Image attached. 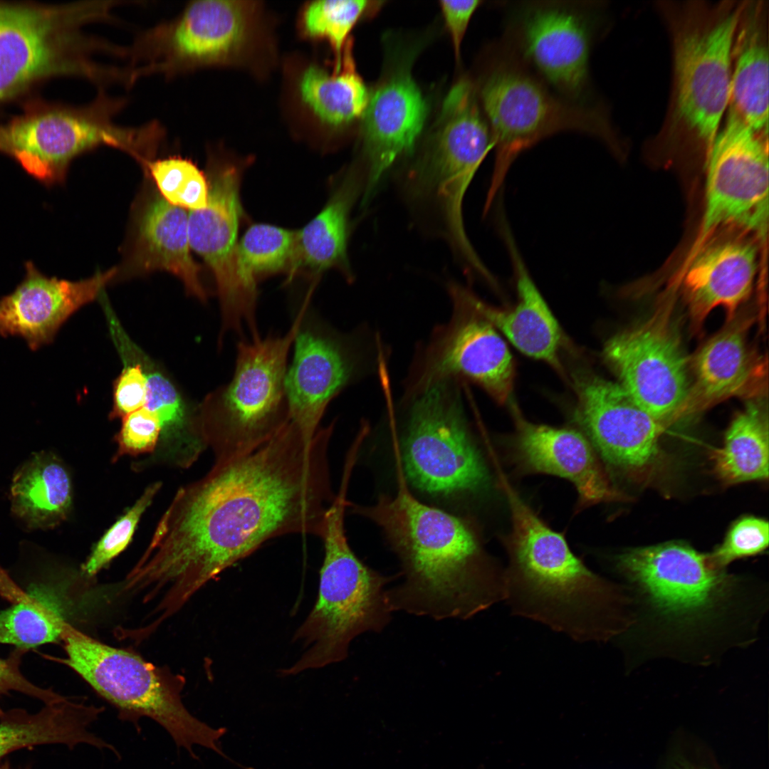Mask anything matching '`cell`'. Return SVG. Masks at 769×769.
<instances>
[{"label": "cell", "mask_w": 769, "mask_h": 769, "mask_svg": "<svg viewBox=\"0 0 769 769\" xmlns=\"http://www.w3.org/2000/svg\"><path fill=\"white\" fill-rule=\"evenodd\" d=\"M334 422L308 441L292 421L246 455L214 462L179 489L131 570V584L169 614L268 540L322 535L335 495L328 459Z\"/></svg>", "instance_id": "cell-1"}, {"label": "cell", "mask_w": 769, "mask_h": 769, "mask_svg": "<svg viewBox=\"0 0 769 769\" xmlns=\"http://www.w3.org/2000/svg\"><path fill=\"white\" fill-rule=\"evenodd\" d=\"M614 560L631 600L632 624L624 634L636 635L649 656L706 664L755 639L764 592L716 567L708 553L669 542Z\"/></svg>", "instance_id": "cell-2"}, {"label": "cell", "mask_w": 769, "mask_h": 769, "mask_svg": "<svg viewBox=\"0 0 769 769\" xmlns=\"http://www.w3.org/2000/svg\"><path fill=\"white\" fill-rule=\"evenodd\" d=\"M395 457V493L352 506L380 528L400 561L404 582L387 590L392 611L467 619L503 600L504 572L483 552L470 522L416 498Z\"/></svg>", "instance_id": "cell-3"}, {"label": "cell", "mask_w": 769, "mask_h": 769, "mask_svg": "<svg viewBox=\"0 0 769 769\" xmlns=\"http://www.w3.org/2000/svg\"><path fill=\"white\" fill-rule=\"evenodd\" d=\"M500 476L511 518L503 600L512 612L578 642L620 637L631 624L624 587L590 570Z\"/></svg>", "instance_id": "cell-4"}, {"label": "cell", "mask_w": 769, "mask_h": 769, "mask_svg": "<svg viewBox=\"0 0 769 769\" xmlns=\"http://www.w3.org/2000/svg\"><path fill=\"white\" fill-rule=\"evenodd\" d=\"M742 1L661 0L671 48L666 111L650 144L705 165L730 99L731 49Z\"/></svg>", "instance_id": "cell-5"}, {"label": "cell", "mask_w": 769, "mask_h": 769, "mask_svg": "<svg viewBox=\"0 0 769 769\" xmlns=\"http://www.w3.org/2000/svg\"><path fill=\"white\" fill-rule=\"evenodd\" d=\"M476 92L495 150L484 214L518 155L553 135L585 134L622 155L624 142L605 104L582 105L563 98L501 41L493 50Z\"/></svg>", "instance_id": "cell-6"}, {"label": "cell", "mask_w": 769, "mask_h": 769, "mask_svg": "<svg viewBox=\"0 0 769 769\" xmlns=\"http://www.w3.org/2000/svg\"><path fill=\"white\" fill-rule=\"evenodd\" d=\"M349 480L342 479L338 493L327 510L320 538L324 557L315 604L293 636L304 652L283 676L296 675L340 662L348 656L351 642L368 632H381L389 623L392 610L385 576L362 562L351 549L345 530L349 505Z\"/></svg>", "instance_id": "cell-7"}, {"label": "cell", "mask_w": 769, "mask_h": 769, "mask_svg": "<svg viewBox=\"0 0 769 769\" xmlns=\"http://www.w3.org/2000/svg\"><path fill=\"white\" fill-rule=\"evenodd\" d=\"M104 17L98 1H0V105L53 78L103 83L109 66L97 58L106 55L107 42L83 28Z\"/></svg>", "instance_id": "cell-8"}, {"label": "cell", "mask_w": 769, "mask_h": 769, "mask_svg": "<svg viewBox=\"0 0 769 769\" xmlns=\"http://www.w3.org/2000/svg\"><path fill=\"white\" fill-rule=\"evenodd\" d=\"M301 315L300 308L284 335L239 341L232 379L206 395L196 409L214 462L252 452L291 422L286 376Z\"/></svg>", "instance_id": "cell-9"}, {"label": "cell", "mask_w": 769, "mask_h": 769, "mask_svg": "<svg viewBox=\"0 0 769 769\" xmlns=\"http://www.w3.org/2000/svg\"><path fill=\"white\" fill-rule=\"evenodd\" d=\"M61 641L63 662L137 729L140 718L152 719L172 736L179 748L196 758L194 745L223 755L218 744L226 733L192 716L182 703L184 679L147 661L141 656L102 643L66 624Z\"/></svg>", "instance_id": "cell-10"}, {"label": "cell", "mask_w": 769, "mask_h": 769, "mask_svg": "<svg viewBox=\"0 0 769 769\" xmlns=\"http://www.w3.org/2000/svg\"><path fill=\"white\" fill-rule=\"evenodd\" d=\"M493 148L475 86L461 79L445 97L430 140L405 181L412 200L438 211L445 239L466 266L478 263L479 256L465 231L464 197Z\"/></svg>", "instance_id": "cell-11"}, {"label": "cell", "mask_w": 769, "mask_h": 769, "mask_svg": "<svg viewBox=\"0 0 769 769\" xmlns=\"http://www.w3.org/2000/svg\"><path fill=\"white\" fill-rule=\"evenodd\" d=\"M455 382L438 381L407 394L401 448L395 443L407 481L429 496L449 499L480 492L489 480Z\"/></svg>", "instance_id": "cell-12"}, {"label": "cell", "mask_w": 769, "mask_h": 769, "mask_svg": "<svg viewBox=\"0 0 769 769\" xmlns=\"http://www.w3.org/2000/svg\"><path fill=\"white\" fill-rule=\"evenodd\" d=\"M607 21L604 2L521 1L508 10L501 41L559 95L597 105L590 58Z\"/></svg>", "instance_id": "cell-13"}, {"label": "cell", "mask_w": 769, "mask_h": 769, "mask_svg": "<svg viewBox=\"0 0 769 769\" xmlns=\"http://www.w3.org/2000/svg\"><path fill=\"white\" fill-rule=\"evenodd\" d=\"M701 238L725 227L763 236L768 210V133L727 109L709 152Z\"/></svg>", "instance_id": "cell-14"}, {"label": "cell", "mask_w": 769, "mask_h": 769, "mask_svg": "<svg viewBox=\"0 0 769 769\" xmlns=\"http://www.w3.org/2000/svg\"><path fill=\"white\" fill-rule=\"evenodd\" d=\"M243 168L235 162H219L210 169L207 206L190 211V247L210 268L220 303L221 328L226 334L259 335L256 307L258 290L241 276L237 263L238 231L243 210L240 186Z\"/></svg>", "instance_id": "cell-15"}, {"label": "cell", "mask_w": 769, "mask_h": 769, "mask_svg": "<svg viewBox=\"0 0 769 769\" xmlns=\"http://www.w3.org/2000/svg\"><path fill=\"white\" fill-rule=\"evenodd\" d=\"M251 8L239 1H192L177 16L137 37L128 48L129 66L139 78H171L224 61L245 43Z\"/></svg>", "instance_id": "cell-16"}, {"label": "cell", "mask_w": 769, "mask_h": 769, "mask_svg": "<svg viewBox=\"0 0 769 769\" xmlns=\"http://www.w3.org/2000/svg\"><path fill=\"white\" fill-rule=\"evenodd\" d=\"M671 304L661 305L643 323L613 336L603 352L620 384L661 426L681 417L690 388Z\"/></svg>", "instance_id": "cell-17"}, {"label": "cell", "mask_w": 769, "mask_h": 769, "mask_svg": "<svg viewBox=\"0 0 769 769\" xmlns=\"http://www.w3.org/2000/svg\"><path fill=\"white\" fill-rule=\"evenodd\" d=\"M312 293L302 306L286 376L291 421L310 441L332 399L365 369L364 350L357 335L333 328L310 309Z\"/></svg>", "instance_id": "cell-18"}, {"label": "cell", "mask_w": 769, "mask_h": 769, "mask_svg": "<svg viewBox=\"0 0 769 769\" xmlns=\"http://www.w3.org/2000/svg\"><path fill=\"white\" fill-rule=\"evenodd\" d=\"M449 322L438 328L416 362L408 392L441 380L465 378L494 400L509 397L515 377L511 352L496 328L474 311L451 287Z\"/></svg>", "instance_id": "cell-19"}, {"label": "cell", "mask_w": 769, "mask_h": 769, "mask_svg": "<svg viewBox=\"0 0 769 769\" xmlns=\"http://www.w3.org/2000/svg\"><path fill=\"white\" fill-rule=\"evenodd\" d=\"M577 419L597 453L633 478L655 474L664 456L662 426L618 383L592 375L575 378Z\"/></svg>", "instance_id": "cell-20"}, {"label": "cell", "mask_w": 769, "mask_h": 769, "mask_svg": "<svg viewBox=\"0 0 769 769\" xmlns=\"http://www.w3.org/2000/svg\"><path fill=\"white\" fill-rule=\"evenodd\" d=\"M98 135L95 119L85 106L32 101L0 123V152L51 186L63 182L74 158L95 147Z\"/></svg>", "instance_id": "cell-21"}, {"label": "cell", "mask_w": 769, "mask_h": 769, "mask_svg": "<svg viewBox=\"0 0 769 769\" xmlns=\"http://www.w3.org/2000/svg\"><path fill=\"white\" fill-rule=\"evenodd\" d=\"M726 228L700 239L681 276L679 285L694 329H699L718 307L723 308L731 320L753 288L758 269V246L751 237L755 234Z\"/></svg>", "instance_id": "cell-22"}, {"label": "cell", "mask_w": 769, "mask_h": 769, "mask_svg": "<svg viewBox=\"0 0 769 769\" xmlns=\"http://www.w3.org/2000/svg\"><path fill=\"white\" fill-rule=\"evenodd\" d=\"M427 114L426 101L405 66L392 70L369 95L362 115L366 164L363 204L370 200L393 164L413 150Z\"/></svg>", "instance_id": "cell-23"}, {"label": "cell", "mask_w": 769, "mask_h": 769, "mask_svg": "<svg viewBox=\"0 0 769 769\" xmlns=\"http://www.w3.org/2000/svg\"><path fill=\"white\" fill-rule=\"evenodd\" d=\"M25 271L15 289L0 298V335L21 337L33 350L52 342L64 323L100 295L117 272L113 268L73 281L48 277L31 261Z\"/></svg>", "instance_id": "cell-24"}, {"label": "cell", "mask_w": 769, "mask_h": 769, "mask_svg": "<svg viewBox=\"0 0 769 769\" xmlns=\"http://www.w3.org/2000/svg\"><path fill=\"white\" fill-rule=\"evenodd\" d=\"M514 455L524 473L546 474L570 481L580 509L626 499L611 481L595 448L580 432L531 423L516 414Z\"/></svg>", "instance_id": "cell-25"}, {"label": "cell", "mask_w": 769, "mask_h": 769, "mask_svg": "<svg viewBox=\"0 0 769 769\" xmlns=\"http://www.w3.org/2000/svg\"><path fill=\"white\" fill-rule=\"evenodd\" d=\"M753 317L735 315L696 352L682 416L733 397H750L763 389V359L750 347L748 333Z\"/></svg>", "instance_id": "cell-26"}, {"label": "cell", "mask_w": 769, "mask_h": 769, "mask_svg": "<svg viewBox=\"0 0 769 769\" xmlns=\"http://www.w3.org/2000/svg\"><path fill=\"white\" fill-rule=\"evenodd\" d=\"M513 263L518 301L506 310L483 303L467 288L452 283L463 300L479 315L501 330L523 354L555 368L561 341L560 325L530 277L507 228L503 227Z\"/></svg>", "instance_id": "cell-27"}, {"label": "cell", "mask_w": 769, "mask_h": 769, "mask_svg": "<svg viewBox=\"0 0 769 769\" xmlns=\"http://www.w3.org/2000/svg\"><path fill=\"white\" fill-rule=\"evenodd\" d=\"M768 1H742L731 49L728 108L754 130L768 133Z\"/></svg>", "instance_id": "cell-28"}, {"label": "cell", "mask_w": 769, "mask_h": 769, "mask_svg": "<svg viewBox=\"0 0 769 769\" xmlns=\"http://www.w3.org/2000/svg\"><path fill=\"white\" fill-rule=\"evenodd\" d=\"M366 177L352 167L340 178L323 209L301 230L297 231L295 255L290 278L297 273L318 276L329 269L353 279L347 255L350 214L364 192Z\"/></svg>", "instance_id": "cell-29"}, {"label": "cell", "mask_w": 769, "mask_h": 769, "mask_svg": "<svg viewBox=\"0 0 769 769\" xmlns=\"http://www.w3.org/2000/svg\"><path fill=\"white\" fill-rule=\"evenodd\" d=\"M188 217L184 209L162 197L152 199L139 221L135 258L142 271H167L182 281L190 295L205 301L201 268L191 253Z\"/></svg>", "instance_id": "cell-30"}, {"label": "cell", "mask_w": 769, "mask_h": 769, "mask_svg": "<svg viewBox=\"0 0 769 769\" xmlns=\"http://www.w3.org/2000/svg\"><path fill=\"white\" fill-rule=\"evenodd\" d=\"M104 711L66 696L35 713L22 708L4 711L0 717V759L16 750L43 744H64L70 748L87 743L98 748L117 750L88 728Z\"/></svg>", "instance_id": "cell-31"}, {"label": "cell", "mask_w": 769, "mask_h": 769, "mask_svg": "<svg viewBox=\"0 0 769 769\" xmlns=\"http://www.w3.org/2000/svg\"><path fill=\"white\" fill-rule=\"evenodd\" d=\"M70 473L50 451L33 453L14 474L11 511L28 530L53 528L68 518L73 503Z\"/></svg>", "instance_id": "cell-32"}, {"label": "cell", "mask_w": 769, "mask_h": 769, "mask_svg": "<svg viewBox=\"0 0 769 769\" xmlns=\"http://www.w3.org/2000/svg\"><path fill=\"white\" fill-rule=\"evenodd\" d=\"M768 418L763 407L749 402L731 421L722 447L713 450V472L727 486L768 478Z\"/></svg>", "instance_id": "cell-33"}, {"label": "cell", "mask_w": 769, "mask_h": 769, "mask_svg": "<svg viewBox=\"0 0 769 769\" xmlns=\"http://www.w3.org/2000/svg\"><path fill=\"white\" fill-rule=\"evenodd\" d=\"M303 102L324 123L339 127L362 116L369 100L367 88L357 72L347 43L340 68L329 73L317 65L308 66L299 82Z\"/></svg>", "instance_id": "cell-34"}, {"label": "cell", "mask_w": 769, "mask_h": 769, "mask_svg": "<svg viewBox=\"0 0 769 769\" xmlns=\"http://www.w3.org/2000/svg\"><path fill=\"white\" fill-rule=\"evenodd\" d=\"M54 590L41 587L23 600L0 611V644L28 650L61 641L65 605Z\"/></svg>", "instance_id": "cell-35"}, {"label": "cell", "mask_w": 769, "mask_h": 769, "mask_svg": "<svg viewBox=\"0 0 769 769\" xmlns=\"http://www.w3.org/2000/svg\"><path fill=\"white\" fill-rule=\"evenodd\" d=\"M130 352L140 362L146 372L148 392L145 407L157 416L162 429L160 439L172 442L182 439L191 456L197 459L207 444L198 424L196 409L192 413L189 411L169 377L136 345L132 346Z\"/></svg>", "instance_id": "cell-36"}, {"label": "cell", "mask_w": 769, "mask_h": 769, "mask_svg": "<svg viewBox=\"0 0 769 769\" xmlns=\"http://www.w3.org/2000/svg\"><path fill=\"white\" fill-rule=\"evenodd\" d=\"M297 231L267 224L251 225L238 242L236 256L240 273L251 286L257 281L287 272L293 266Z\"/></svg>", "instance_id": "cell-37"}, {"label": "cell", "mask_w": 769, "mask_h": 769, "mask_svg": "<svg viewBox=\"0 0 769 769\" xmlns=\"http://www.w3.org/2000/svg\"><path fill=\"white\" fill-rule=\"evenodd\" d=\"M169 204L198 211L208 204L209 183L192 161L179 157L149 160L145 165Z\"/></svg>", "instance_id": "cell-38"}, {"label": "cell", "mask_w": 769, "mask_h": 769, "mask_svg": "<svg viewBox=\"0 0 769 769\" xmlns=\"http://www.w3.org/2000/svg\"><path fill=\"white\" fill-rule=\"evenodd\" d=\"M365 0H320L310 2L303 13V28L311 37L325 38L335 54V70L341 66L348 36L370 7Z\"/></svg>", "instance_id": "cell-39"}, {"label": "cell", "mask_w": 769, "mask_h": 769, "mask_svg": "<svg viewBox=\"0 0 769 769\" xmlns=\"http://www.w3.org/2000/svg\"><path fill=\"white\" fill-rule=\"evenodd\" d=\"M161 482L150 484L135 503L104 533L82 565L88 577L95 575L129 545L146 510L159 491Z\"/></svg>", "instance_id": "cell-40"}, {"label": "cell", "mask_w": 769, "mask_h": 769, "mask_svg": "<svg viewBox=\"0 0 769 769\" xmlns=\"http://www.w3.org/2000/svg\"><path fill=\"white\" fill-rule=\"evenodd\" d=\"M768 542V522L747 516L731 525L722 543L708 555L716 567L726 570L735 560L762 553L767 549Z\"/></svg>", "instance_id": "cell-41"}, {"label": "cell", "mask_w": 769, "mask_h": 769, "mask_svg": "<svg viewBox=\"0 0 769 769\" xmlns=\"http://www.w3.org/2000/svg\"><path fill=\"white\" fill-rule=\"evenodd\" d=\"M125 364L113 383L110 419L124 418L146 404L148 384L140 362L124 347L115 344Z\"/></svg>", "instance_id": "cell-42"}, {"label": "cell", "mask_w": 769, "mask_h": 769, "mask_svg": "<svg viewBox=\"0 0 769 769\" xmlns=\"http://www.w3.org/2000/svg\"><path fill=\"white\" fill-rule=\"evenodd\" d=\"M122 419V426L115 436L117 449L113 460L153 452L159 443L162 431L156 414L144 407Z\"/></svg>", "instance_id": "cell-43"}, {"label": "cell", "mask_w": 769, "mask_h": 769, "mask_svg": "<svg viewBox=\"0 0 769 769\" xmlns=\"http://www.w3.org/2000/svg\"><path fill=\"white\" fill-rule=\"evenodd\" d=\"M27 650L16 648L6 658L0 657V701L11 691L23 694L51 704L62 701L66 696L50 689L40 687L31 682L21 671L22 657ZM0 704V717L4 714Z\"/></svg>", "instance_id": "cell-44"}, {"label": "cell", "mask_w": 769, "mask_h": 769, "mask_svg": "<svg viewBox=\"0 0 769 769\" xmlns=\"http://www.w3.org/2000/svg\"><path fill=\"white\" fill-rule=\"evenodd\" d=\"M481 3L482 1L477 0L439 1L457 59L459 58L461 43L471 16Z\"/></svg>", "instance_id": "cell-45"}, {"label": "cell", "mask_w": 769, "mask_h": 769, "mask_svg": "<svg viewBox=\"0 0 769 769\" xmlns=\"http://www.w3.org/2000/svg\"><path fill=\"white\" fill-rule=\"evenodd\" d=\"M669 769H711L708 766L701 763H697L695 761L688 759L686 758H679L676 759Z\"/></svg>", "instance_id": "cell-46"}, {"label": "cell", "mask_w": 769, "mask_h": 769, "mask_svg": "<svg viewBox=\"0 0 769 769\" xmlns=\"http://www.w3.org/2000/svg\"><path fill=\"white\" fill-rule=\"evenodd\" d=\"M121 587H122V590H123L122 591H123V592H125V593H127V594H132V595H135V594H133V593H132V592H131L130 591H129L128 590H127V589H126V587H125V585H124V581L122 582V586H121ZM142 601H143V600H142ZM143 602H144V603H146V602H144V601H143ZM155 607H154V610H155ZM152 614H153V615H155V619H157V621H158L159 622H160V623H161V622H162V621H164V619H167V618H164V617H163L162 616H161V615H160L159 614H158V613H157V612L155 611V610H153V612H152Z\"/></svg>", "instance_id": "cell-47"}, {"label": "cell", "mask_w": 769, "mask_h": 769, "mask_svg": "<svg viewBox=\"0 0 769 769\" xmlns=\"http://www.w3.org/2000/svg\"><path fill=\"white\" fill-rule=\"evenodd\" d=\"M0 769H11L9 763L8 762H5L3 764H1L0 765ZM26 769H29V768H26Z\"/></svg>", "instance_id": "cell-48"}]
</instances>
